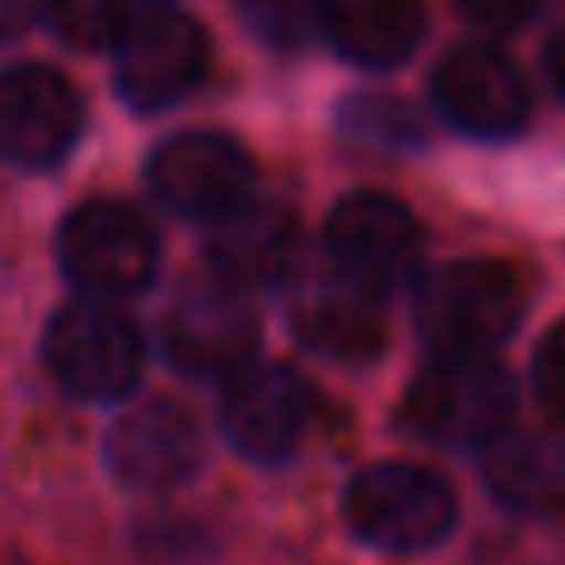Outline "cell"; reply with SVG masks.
I'll list each match as a JSON object with an SVG mask.
<instances>
[{
  "instance_id": "10",
  "label": "cell",
  "mask_w": 565,
  "mask_h": 565,
  "mask_svg": "<svg viewBox=\"0 0 565 565\" xmlns=\"http://www.w3.org/2000/svg\"><path fill=\"white\" fill-rule=\"evenodd\" d=\"M85 105L50 65L0 70V159L15 169H50L75 149Z\"/></svg>"
},
{
  "instance_id": "4",
  "label": "cell",
  "mask_w": 565,
  "mask_h": 565,
  "mask_svg": "<svg viewBox=\"0 0 565 565\" xmlns=\"http://www.w3.org/2000/svg\"><path fill=\"white\" fill-rule=\"evenodd\" d=\"M516 417V387L497 358H437L407 387V427L437 447L501 441Z\"/></svg>"
},
{
  "instance_id": "22",
  "label": "cell",
  "mask_w": 565,
  "mask_h": 565,
  "mask_svg": "<svg viewBox=\"0 0 565 565\" xmlns=\"http://www.w3.org/2000/svg\"><path fill=\"white\" fill-rule=\"evenodd\" d=\"M546 70H551V85L565 95V25L551 35V45H546Z\"/></svg>"
},
{
  "instance_id": "11",
  "label": "cell",
  "mask_w": 565,
  "mask_h": 565,
  "mask_svg": "<svg viewBox=\"0 0 565 565\" xmlns=\"http://www.w3.org/2000/svg\"><path fill=\"white\" fill-rule=\"evenodd\" d=\"M422 248V228L397 199L382 194H352L328 214V238L322 258L367 292H387L412 278Z\"/></svg>"
},
{
  "instance_id": "12",
  "label": "cell",
  "mask_w": 565,
  "mask_h": 565,
  "mask_svg": "<svg viewBox=\"0 0 565 565\" xmlns=\"http://www.w3.org/2000/svg\"><path fill=\"white\" fill-rule=\"evenodd\" d=\"M105 461H109V477L129 491H145V497L174 491L204 461V431H199L194 412L179 407V402L169 397L139 402V407H129L109 427Z\"/></svg>"
},
{
  "instance_id": "16",
  "label": "cell",
  "mask_w": 565,
  "mask_h": 565,
  "mask_svg": "<svg viewBox=\"0 0 565 565\" xmlns=\"http://www.w3.org/2000/svg\"><path fill=\"white\" fill-rule=\"evenodd\" d=\"M487 491L516 516H565V441L546 431H507L487 447Z\"/></svg>"
},
{
  "instance_id": "5",
  "label": "cell",
  "mask_w": 565,
  "mask_h": 565,
  "mask_svg": "<svg viewBox=\"0 0 565 565\" xmlns=\"http://www.w3.org/2000/svg\"><path fill=\"white\" fill-rule=\"evenodd\" d=\"M348 526L362 546L387 551V556H422L441 546L457 526V497L427 467L407 461H382L352 477L348 487Z\"/></svg>"
},
{
  "instance_id": "18",
  "label": "cell",
  "mask_w": 565,
  "mask_h": 565,
  "mask_svg": "<svg viewBox=\"0 0 565 565\" xmlns=\"http://www.w3.org/2000/svg\"><path fill=\"white\" fill-rule=\"evenodd\" d=\"M40 20L50 25V35H60L65 45L79 50H115L119 30L135 15V0H35Z\"/></svg>"
},
{
  "instance_id": "15",
  "label": "cell",
  "mask_w": 565,
  "mask_h": 565,
  "mask_svg": "<svg viewBox=\"0 0 565 565\" xmlns=\"http://www.w3.org/2000/svg\"><path fill=\"white\" fill-rule=\"evenodd\" d=\"M292 264H298V224L282 209L258 204V199L238 209L234 218L214 224V234H209V278L238 292L268 288V282L282 288Z\"/></svg>"
},
{
  "instance_id": "20",
  "label": "cell",
  "mask_w": 565,
  "mask_h": 565,
  "mask_svg": "<svg viewBox=\"0 0 565 565\" xmlns=\"http://www.w3.org/2000/svg\"><path fill=\"white\" fill-rule=\"evenodd\" d=\"M536 397L556 422H565V322L546 332L536 352Z\"/></svg>"
},
{
  "instance_id": "1",
  "label": "cell",
  "mask_w": 565,
  "mask_h": 565,
  "mask_svg": "<svg viewBox=\"0 0 565 565\" xmlns=\"http://www.w3.org/2000/svg\"><path fill=\"white\" fill-rule=\"evenodd\" d=\"M417 328L437 358H491L516 332L526 288L507 264L461 258L441 264L417 282Z\"/></svg>"
},
{
  "instance_id": "6",
  "label": "cell",
  "mask_w": 565,
  "mask_h": 565,
  "mask_svg": "<svg viewBox=\"0 0 565 565\" xmlns=\"http://www.w3.org/2000/svg\"><path fill=\"white\" fill-rule=\"evenodd\" d=\"M209 75V35L174 6H139L115 40V85L129 109L159 115L189 99Z\"/></svg>"
},
{
  "instance_id": "19",
  "label": "cell",
  "mask_w": 565,
  "mask_h": 565,
  "mask_svg": "<svg viewBox=\"0 0 565 565\" xmlns=\"http://www.w3.org/2000/svg\"><path fill=\"white\" fill-rule=\"evenodd\" d=\"M238 10L254 25V35L278 50L308 45L322 30V0H238Z\"/></svg>"
},
{
  "instance_id": "8",
  "label": "cell",
  "mask_w": 565,
  "mask_h": 565,
  "mask_svg": "<svg viewBox=\"0 0 565 565\" xmlns=\"http://www.w3.org/2000/svg\"><path fill=\"white\" fill-rule=\"evenodd\" d=\"M159 348H164L169 367L184 372V377L228 382L238 367L254 362L258 312L248 302V292L228 288L218 278L189 282L159 322Z\"/></svg>"
},
{
  "instance_id": "7",
  "label": "cell",
  "mask_w": 565,
  "mask_h": 565,
  "mask_svg": "<svg viewBox=\"0 0 565 565\" xmlns=\"http://www.w3.org/2000/svg\"><path fill=\"white\" fill-rule=\"evenodd\" d=\"M149 194L189 224H224L254 204V159L214 129H184L149 154Z\"/></svg>"
},
{
  "instance_id": "17",
  "label": "cell",
  "mask_w": 565,
  "mask_h": 565,
  "mask_svg": "<svg viewBox=\"0 0 565 565\" xmlns=\"http://www.w3.org/2000/svg\"><path fill=\"white\" fill-rule=\"evenodd\" d=\"M422 0H322V30L348 60L387 70L407 60L422 40Z\"/></svg>"
},
{
  "instance_id": "21",
  "label": "cell",
  "mask_w": 565,
  "mask_h": 565,
  "mask_svg": "<svg viewBox=\"0 0 565 565\" xmlns=\"http://www.w3.org/2000/svg\"><path fill=\"white\" fill-rule=\"evenodd\" d=\"M457 6L487 30H516L521 20L536 15L541 0H457Z\"/></svg>"
},
{
  "instance_id": "3",
  "label": "cell",
  "mask_w": 565,
  "mask_h": 565,
  "mask_svg": "<svg viewBox=\"0 0 565 565\" xmlns=\"http://www.w3.org/2000/svg\"><path fill=\"white\" fill-rule=\"evenodd\" d=\"M60 274L89 302H125L159 274V234L139 209L119 199H89L70 209L55 238Z\"/></svg>"
},
{
  "instance_id": "2",
  "label": "cell",
  "mask_w": 565,
  "mask_h": 565,
  "mask_svg": "<svg viewBox=\"0 0 565 565\" xmlns=\"http://www.w3.org/2000/svg\"><path fill=\"white\" fill-rule=\"evenodd\" d=\"M45 372L79 402H125L145 377V332L119 302L70 298L45 322Z\"/></svg>"
},
{
  "instance_id": "14",
  "label": "cell",
  "mask_w": 565,
  "mask_h": 565,
  "mask_svg": "<svg viewBox=\"0 0 565 565\" xmlns=\"http://www.w3.org/2000/svg\"><path fill=\"white\" fill-rule=\"evenodd\" d=\"M447 125L477 139H507L531 119V89L521 70L491 45H461L437 65L431 79Z\"/></svg>"
},
{
  "instance_id": "23",
  "label": "cell",
  "mask_w": 565,
  "mask_h": 565,
  "mask_svg": "<svg viewBox=\"0 0 565 565\" xmlns=\"http://www.w3.org/2000/svg\"><path fill=\"white\" fill-rule=\"evenodd\" d=\"M135 6H169V0H135Z\"/></svg>"
},
{
  "instance_id": "9",
  "label": "cell",
  "mask_w": 565,
  "mask_h": 565,
  "mask_svg": "<svg viewBox=\"0 0 565 565\" xmlns=\"http://www.w3.org/2000/svg\"><path fill=\"white\" fill-rule=\"evenodd\" d=\"M312 422V387L282 362H248L224 382L218 427L238 457L278 467L302 447Z\"/></svg>"
},
{
  "instance_id": "13",
  "label": "cell",
  "mask_w": 565,
  "mask_h": 565,
  "mask_svg": "<svg viewBox=\"0 0 565 565\" xmlns=\"http://www.w3.org/2000/svg\"><path fill=\"white\" fill-rule=\"evenodd\" d=\"M282 298H288V328L298 332L302 348L322 352V358H372L382 348V308L377 292L322 258V264H292L282 278Z\"/></svg>"
}]
</instances>
